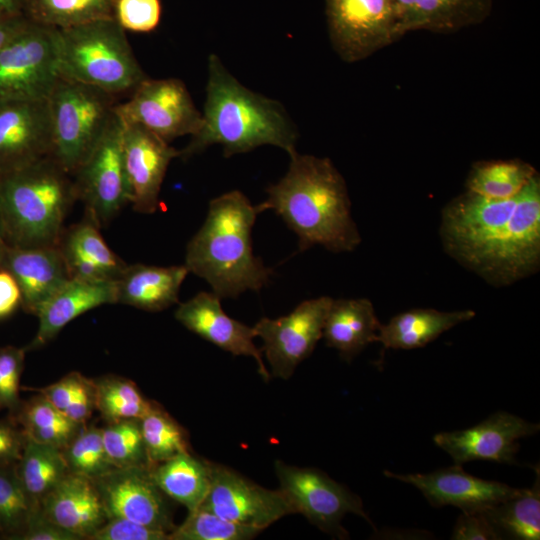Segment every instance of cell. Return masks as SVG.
I'll list each match as a JSON object with an SVG mask.
<instances>
[{
  "label": "cell",
  "instance_id": "obj_1",
  "mask_svg": "<svg viewBox=\"0 0 540 540\" xmlns=\"http://www.w3.org/2000/svg\"><path fill=\"white\" fill-rule=\"evenodd\" d=\"M285 176L270 185L261 212L273 210L298 236L299 251L322 246L351 252L361 242L351 216V202L343 176L329 158L290 154Z\"/></svg>",
  "mask_w": 540,
  "mask_h": 540
},
{
  "label": "cell",
  "instance_id": "obj_2",
  "mask_svg": "<svg viewBox=\"0 0 540 540\" xmlns=\"http://www.w3.org/2000/svg\"><path fill=\"white\" fill-rule=\"evenodd\" d=\"M207 67L201 124L179 157L187 159L213 144L222 145L225 157L261 145L279 147L289 155L296 151L298 131L280 102L243 86L215 54Z\"/></svg>",
  "mask_w": 540,
  "mask_h": 540
},
{
  "label": "cell",
  "instance_id": "obj_3",
  "mask_svg": "<svg viewBox=\"0 0 540 540\" xmlns=\"http://www.w3.org/2000/svg\"><path fill=\"white\" fill-rule=\"evenodd\" d=\"M261 213L239 190L209 203L206 219L187 244L185 266L206 280L220 298L259 291L273 274L252 250L251 230Z\"/></svg>",
  "mask_w": 540,
  "mask_h": 540
},
{
  "label": "cell",
  "instance_id": "obj_4",
  "mask_svg": "<svg viewBox=\"0 0 540 540\" xmlns=\"http://www.w3.org/2000/svg\"><path fill=\"white\" fill-rule=\"evenodd\" d=\"M72 176L51 157L0 175V213L13 246L57 245L76 201Z\"/></svg>",
  "mask_w": 540,
  "mask_h": 540
},
{
  "label": "cell",
  "instance_id": "obj_5",
  "mask_svg": "<svg viewBox=\"0 0 540 540\" xmlns=\"http://www.w3.org/2000/svg\"><path fill=\"white\" fill-rule=\"evenodd\" d=\"M55 46L59 77L113 95L133 91L147 77L114 19L57 29Z\"/></svg>",
  "mask_w": 540,
  "mask_h": 540
},
{
  "label": "cell",
  "instance_id": "obj_6",
  "mask_svg": "<svg viewBox=\"0 0 540 540\" xmlns=\"http://www.w3.org/2000/svg\"><path fill=\"white\" fill-rule=\"evenodd\" d=\"M114 95L58 77L47 97L52 149L50 156L73 175L102 137L114 110Z\"/></svg>",
  "mask_w": 540,
  "mask_h": 540
},
{
  "label": "cell",
  "instance_id": "obj_7",
  "mask_svg": "<svg viewBox=\"0 0 540 540\" xmlns=\"http://www.w3.org/2000/svg\"><path fill=\"white\" fill-rule=\"evenodd\" d=\"M518 195L495 200L465 191L453 198L443 208L440 224L441 241L448 255L476 273L502 239Z\"/></svg>",
  "mask_w": 540,
  "mask_h": 540
},
{
  "label": "cell",
  "instance_id": "obj_8",
  "mask_svg": "<svg viewBox=\"0 0 540 540\" xmlns=\"http://www.w3.org/2000/svg\"><path fill=\"white\" fill-rule=\"evenodd\" d=\"M76 199L100 228L130 204L123 156V123L113 115L99 142L72 175Z\"/></svg>",
  "mask_w": 540,
  "mask_h": 540
},
{
  "label": "cell",
  "instance_id": "obj_9",
  "mask_svg": "<svg viewBox=\"0 0 540 540\" xmlns=\"http://www.w3.org/2000/svg\"><path fill=\"white\" fill-rule=\"evenodd\" d=\"M56 30L27 19L0 47V101L49 96L59 77Z\"/></svg>",
  "mask_w": 540,
  "mask_h": 540
},
{
  "label": "cell",
  "instance_id": "obj_10",
  "mask_svg": "<svg viewBox=\"0 0 540 540\" xmlns=\"http://www.w3.org/2000/svg\"><path fill=\"white\" fill-rule=\"evenodd\" d=\"M275 471L279 489L293 513L302 514L320 530L340 539L348 538L341 520L349 513L361 516L372 525L361 498L323 471L288 465L280 460L275 462Z\"/></svg>",
  "mask_w": 540,
  "mask_h": 540
},
{
  "label": "cell",
  "instance_id": "obj_11",
  "mask_svg": "<svg viewBox=\"0 0 540 540\" xmlns=\"http://www.w3.org/2000/svg\"><path fill=\"white\" fill-rule=\"evenodd\" d=\"M330 40L343 61L363 60L402 37L394 0H326Z\"/></svg>",
  "mask_w": 540,
  "mask_h": 540
},
{
  "label": "cell",
  "instance_id": "obj_12",
  "mask_svg": "<svg viewBox=\"0 0 540 540\" xmlns=\"http://www.w3.org/2000/svg\"><path fill=\"white\" fill-rule=\"evenodd\" d=\"M114 112L123 123L139 124L168 143L192 136L202 118L186 85L177 78L146 77L128 101L115 104Z\"/></svg>",
  "mask_w": 540,
  "mask_h": 540
},
{
  "label": "cell",
  "instance_id": "obj_13",
  "mask_svg": "<svg viewBox=\"0 0 540 540\" xmlns=\"http://www.w3.org/2000/svg\"><path fill=\"white\" fill-rule=\"evenodd\" d=\"M540 265V177L519 193L508 229L477 275L507 286L534 274Z\"/></svg>",
  "mask_w": 540,
  "mask_h": 540
},
{
  "label": "cell",
  "instance_id": "obj_14",
  "mask_svg": "<svg viewBox=\"0 0 540 540\" xmlns=\"http://www.w3.org/2000/svg\"><path fill=\"white\" fill-rule=\"evenodd\" d=\"M333 299L321 296L301 302L291 313L276 319L263 317L253 327L264 346L271 376L288 379L313 352L322 338L326 315Z\"/></svg>",
  "mask_w": 540,
  "mask_h": 540
},
{
  "label": "cell",
  "instance_id": "obj_15",
  "mask_svg": "<svg viewBox=\"0 0 540 540\" xmlns=\"http://www.w3.org/2000/svg\"><path fill=\"white\" fill-rule=\"evenodd\" d=\"M211 483L199 507L227 520L264 530L293 510L280 491L262 487L238 472L210 462Z\"/></svg>",
  "mask_w": 540,
  "mask_h": 540
},
{
  "label": "cell",
  "instance_id": "obj_16",
  "mask_svg": "<svg viewBox=\"0 0 540 540\" xmlns=\"http://www.w3.org/2000/svg\"><path fill=\"white\" fill-rule=\"evenodd\" d=\"M540 425L514 414L499 411L464 430L440 432L434 443L448 453L457 465L475 460L516 465L519 439L538 433Z\"/></svg>",
  "mask_w": 540,
  "mask_h": 540
},
{
  "label": "cell",
  "instance_id": "obj_17",
  "mask_svg": "<svg viewBox=\"0 0 540 540\" xmlns=\"http://www.w3.org/2000/svg\"><path fill=\"white\" fill-rule=\"evenodd\" d=\"M93 481L108 518H125L168 533L174 529L164 494L148 467L114 468Z\"/></svg>",
  "mask_w": 540,
  "mask_h": 540
},
{
  "label": "cell",
  "instance_id": "obj_18",
  "mask_svg": "<svg viewBox=\"0 0 540 540\" xmlns=\"http://www.w3.org/2000/svg\"><path fill=\"white\" fill-rule=\"evenodd\" d=\"M51 149L47 98L0 101V175L50 156Z\"/></svg>",
  "mask_w": 540,
  "mask_h": 540
},
{
  "label": "cell",
  "instance_id": "obj_19",
  "mask_svg": "<svg viewBox=\"0 0 540 540\" xmlns=\"http://www.w3.org/2000/svg\"><path fill=\"white\" fill-rule=\"evenodd\" d=\"M383 474L415 486L432 506L450 505L462 513H482L525 489L475 477L457 464L430 473L399 474L385 470Z\"/></svg>",
  "mask_w": 540,
  "mask_h": 540
},
{
  "label": "cell",
  "instance_id": "obj_20",
  "mask_svg": "<svg viewBox=\"0 0 540 540\" xmlns=\"http://www.w3.org/2000/svg\"><path fill=\"white\" fill-rule=\"evenodd\" d=\"M123 156L130 205L142 214L155 213L167 168L180 150L139 124L123 123Z\"/></svg>",
  "mask_w": 540,
  "mask_h": 540
},
{
  "label": "cell",
  "instance_id": "obj_21",
  "mask_svg": "<svg viewBox=\"0 0 540 540\" xmlns=\"http://www.w3.org/2000/svg\"><path fill=\"white\" fill-rule=\"evenodd\" d=\"M220 299L215 293L199 292L179 304L174 316L188 330L219 348L235 356L254 358L259 374L266 382L269 381L271 374L261 350L253 342L256 337L254 328L229 317L221 307Z\"/></svg>",
  "mask_w": 540,
  "mask_h": 540
},
{
  "label": "cell",
  "instance_id": "obj_22",
  "mask_svg": "<svg viewBox=\"0 0 540 540\" xmlns=\"http://www.w3.org/2000/svg\"><path fill=\"white\" fill-rule=\"evenodd\" d=\"M0 268L14 277L21 292V307L33 315L70 279L58 245L23 247L7 244Z\"/></svg>",
  "mask_w": 540,
  "mask_h": 540
},
{
  "label": "cell",
  "instance_id": "obj_23",
  "mask_svg": "<svg viewBox=\"0 0 540 540\" xmlns=\"http://www.w3.org/2000/svg\"><path fill=\"white\" fill-rule=\"evenodd\" d=\"M40 507L49 520L80 539H89L108 520L94 481L70 472L43 498Z\"/></svg>",
  "mask_w": 540,
  "mask_h": 540
},
{
  "label": "cell",
  "instance_id": "obj_24",
  "mask_svg": "<svg viewBox=\"0 0 540 540\" xmlns=\"http://www.w3.org/2000/svg\"><path fill=\"white\" fill-rule=\"evenodd\" d=\"M88 217L64 229L58 242L70 278L113 282L127 264L108 246Z\"/></svg>",
  "mask_w": 540,
  "mask_h": 540
},
{
  "label": "cell",
  "instance_id": "obj_25",
  "mask_svg": "<svg viewBox=\"0 0 540 540\" xmlns=\"http://www.w3.org/2000/svg\"><path fill=\"white\" fill-rule=\"evenodd\" d=\"M105 304H115L113 282L70 278L38 310V330L25 350L41 348L72 320Z\"/></svg>",
  "mask_w": 540,
  "mask_h": 540
},
{
  "label": "cell",
  "instance_id": "obj_26",
  "mask_svg": "<svg viewBox=\"0 0 540 540\" xmlns=\"http://www.w3.org/2000/svg\"><path fill=\"white\" fill-rule=\"evenodd\" d=\"M402 37L411 31L452 33L482 23L493 0H394Z\"/></svg>",
  "mask_w": 540,
  "mask_h": 540
},
{
  "label": "cell",
  "instance_id": "obj_27",
  "mask_svg": "<svg viewBox=\"0 0 540 540\" xmlns=\"http://www.w3.org/2000/svg\"><path fill=\"white\" fill-rule=\"evenodd\" d=\"M188 273L185 265L127 264L114 281L115 303L149 312L162 311L178 302L180 288Z\"/></svg>",
  "mask_w": 540,
  "mask_h": 540
},
{
  "label": "cell",
  "instance_id": "obj_28",
  "mask_svg": "<svg viewBox=\"0 0 540 540\" xmlns=\"http://www.w3.org/2000/svg\"><path fill=\"white\" fill-rule=\"evenodd\" d=\"M381 323L367 298L332 301L326 315L323 335L326 345L350 361L366 346L377 342Z\"/></svg>",
  "mask_w": 540,
  "mask_h": 540
},
{
  "label": "cell",
  "instance_id": "obj_29",
  "mask_svg": "<svg viewBox=\"0 0 540 540\" xmlns=\"http://www.w3.org/2000/svg\"><path fill=\"white\" fill-rule=\"evenodd\" d=\"M471 309L439 311L417 308L399 313L380 326L377 342L385 349H415L426 346L456 325L473 319Z\"/></svg>",
  "mask_w": 540,
  "mask_h": 540
},
{
  "label": "cell",
  "instance_id": "obj_30",
  "mask_svg": "<svg viewBox=\"0 0 540 540\" xmlns=\"http://www.w3.org/2000/svg\"><path fill=\"white\" fill-rule=\"evenodd\" d=\"M150 469L157 487L188 511L197 509L208 494L211 483L210 462L184 452Z\"/></svg>",
  "mask_w": 540,
  "mask_h": 540
},
{
  "label": "cell",
  "instance_id": "obj_31",
  "mask_svg": "<svg viewBox=\"0 0 540 540\" xmlns=\"http://www.w3.org/2000/svg\"><path fill=\"white\" fill-rule=\"evenodd\" d=\"M19 480L35 505L69 473L61 449L26 437L24 449L16 464Z\"/></svg>",
  "mask_w": 540,
  "mask_h": 540
},
{
  "label": "cell",
  "instance_id": "obj_32",
  "mask_svg": "<svg viewBox=\"0 0 540 540\" xmlns=\"http://www.w3.org/2000/svg\"><path fill=\"white\" fill-rule=\"evenodd\" d=\"M536 174L531 164L519 159L479 161L468 173L466 191L489 199H510L517 196Z\"/></svg>",
  "mask_w": 540,
  "mask_h": 540
},
{
  "label": "cell",
  "instance_id": "obj_33",
  "mask_svg": "<svg viewBox=\"0 0 540 540\" xmlns=\"http://www.w3.org/2000/svg\"><path fill=\"white\" fill-rule=\"evenodd\" d=\"M513 498L482 512L502 539L539 540L540 538V481Z\"/></svg>",
  "mask_w": 540,
  "mask_h": 540
},
{
  "label": "cell",
  "instance_id": "obj_34",
  "mask_svg": "<svg viewBox=\"0 0 540 540\" xmlns=\"http://www.w3.org/2000/svg\"><path fill=\"white\" fill-rule=\"evenodd\" d=\"M11 417L21 425L27 438L61 450L83 425L72 421L41 394L21 403Z\"/></svg>",
  "mask_w": 540,
  "mask_h": 540
},
{
  "label": "cell",
  "instance_id": "obj_35",
  "mask_svg": "<svg viewBox=\"0 0 540 540\" xmlns=\"http://www.w3.org/2000/svg\"><path fill=\"white\" fill-rule=\"evenodd\" d=\"M24 15L34 23L64 29L114 19L113 0H25Z\"/></svg>",
  "mask_w": 540,
  "mask_h": 540
},
{
  "label": "cell",
  "instance_id": "obj_36",
  "mask_svg": "<svg viewBox=\"0 0 540 540\" xmlns=\"http://www.w3.org/2000/svg\"><path fill=\"white\" fill-rule=\"evenodd\" d=\"M95 405L106 423L141 419L156 404L146 399L136 384L119 376H103L93 380Z\"/></svg>",
  "mask_w": 540,
  "mask_h": 540
},
{
  "label": "cell",
  "instance_id": "obj_37",
  "mask_svg": "<svg viewBox=\"0 0 540 540\" xmlns=\"http://www.w3.org/2000/svg\"><path fill=\"white\" fill-rule=\"evenodd\" d=\"M139 420L149 468L190 451L186 431L157 403Z\"/></svg>",
  "mask_w": 540,
  "mask_h": 540
},
{
  "label": "cell",
  "instance_id": "obj_38",
  "mask_svg": "<svg viewBox=\"0 0 540 540\" xmlns=\"http://www.w3.org/2000/svg\"><path fill=\"white\" fill-rule=\"evenodd\" d=\"M36 506L19 480L16 464H0V533L2 538L21 540L31 512Z\"/></svg>",
  "mask_w": 540,
  "mask_h": 540
},
{
  "label": "cell",
  "instance_id": "obj_39",
  "mask_svg": "<svg viewBox=\"0 0 540 540\" xmlns=\"http://www.w3.org/2000/svg\"><path fill=\"white\" fill-rule=\"evenodd\" d=\"M62 452L70 473L92 480L115 468L104 447L102 428L94 425L83 424Z\"/></svg>",
  "mask_w": 540,
  "mask_h": 540
},
{
  "label": "cell",
  "instance_id": "obj_40",
  "mask_svg": "<svg viewBox=\"0 0 540 540\" xmlns=\"http://www.w3.org/2000/svg\"><path fill=\"white\" fill-rule=\"evenodd\" d=\"M262 530L242 525L198 507L169 533V540H249Z\"/></svg>",
  "mask_w": 540,
  "mask_h": 540
},
{
  "label": "cell",
  "instance_id": "obj_41",
  "mask_svg": "<svg viewBox=\"0 0 540 540\" xmlns=\"http://www.w3.org/2000/svg\"><path fill=\"white\" fill-rule=\"evenodd\" d=\"M102 437L108 458L115 468H149L139 419L107 423L102 428Z\"/></svg>",
  "mask_w": 540,
  "mask_h": 540
},
{
  "label": "cell",
  "instance_id": "obj_42",
  "mask_svg": "<svg viewBox=\"0 0 540 540\" xmlns=\"http://www.w3.org/2000/svg\"><path fill=\"white\" fill-rule=\"evenodd\" d=\"M160 0H113L114 20L125 31L149 33L161 20Z\"/></svg>",
  "mask_w": 540,
  "mask_h": 540
},
{
  "label": "cell",
  "instance_id": "obj_43",
  "mask_svg": "<svg viewBox=\"0 0 540 540\" xmlns=\"http://www.w3.org/2000/svg\"><path fill=\"white\" fill-rule=\"evenodd\" d=\"M25 348L0 347V404L14 415L21 402L19 386L24 366Z\"/></svg>",
  "mask_w": 540,
  "mask_h": 540
},
{
  "label": "cell",
  "instance_id": "obj_44",
  "mask_svg": "<svg viewBox=\"0 0 540 540\" xmlns=\"http://www.w3.org/2000/svg\"><path fill=\"white\" fill-rule=\"evenodd\" d=\"M90 540H169V533L125 518L108 520L89 538Z\"/></svg>",
  "mask_w": 540,
  "mask_h": 540
},
{
  "label": "cell",
  "instance_id": "obj_45",
  "mask_svg": "<svg viewBox=\"0 0 540 540\" xmlns=\"http://www.w3.org/2000/svg\"><path fill=\"white\" fill-rule=\"evenodd\" d=\"M453 540H502L483 513H462L452 530Z\"/></svg>",
  "mask_w": 540,
  "mask_h": 540
},
{
  "label": "cell",
  "instance_id": "obj_46",
  "mask_svg": "<svg viewBox=\"0 0 540 540\" xmlns=\"http://www.w3.org/2000/svg\"><path fill=\"white\" fill-rule=\"evenodd\" d=\"M21 540H80L78 536L49 520L37 505Z\"/></svg>",
  "mask_w": 540,
  "mask_h": 540
},
{
  "label": "cell",
  "instance_id": "obj_47",
  "mask_svg": "<svg viewBox=\"0 0 540 540\" xmlns=\"http://www.w3.org/2000/svg\"><path fill=\"white\" fill-rule=\"evenodd\" d=\"M85 380V376L75 371L39 391L46 400L64 414Z\"/></svg>",
  "mask_w": 540,
  "mask_h": 540
},
{
  "label": "cell",
  "instance_id": "obj_48",
  "mask_svg": "<svg viewBox=\"0 0 540 540\" xmlns=\"http://www.w3.org/2000/svg\"><path fill=\"white\" fill-rule=\"evenodd\" d=\"M25 442L26 435L12 417L0 420V464H17Z\"/></svg>",
  "mask_w": 540,
  "mask_h": 540
},
{
  "label": "cell",
  "instance_id": "obj_49",
  "mask_svg": "<svg viewBox=\"0 0 540 540\" xmlns=\"http://www.w3.org/2000/svg\"><path fill=\"white\" fill-rule=\"evenodd\" d=\"M95 409L94 383L93 380L86 378L64 414L82 425L86 424Z\"/></svg>",
  "mask_w": 540,
  "mask_h": 540
},
{
  "label": "cell",
  "instance_id": "obj_50",
  "mask_svg": "<svg viewBox=\"0 0 540 540\" xmlns=\"http://www.w3.org/2000/svg\"><path fill=\"white\" fill-rule=\"evenodd\" d=\"M21 306V292L14 277L0 268V319L11 315Z\"/></svg>",
  "mask_w": 540,
  "mask_h": 540
},
{
  "label": "cell",
  "instance_id": "obj_51",
  "mask_svg": "<svg viewBox=\"0 0 540 540\" xmlns=\"http://www.w3.org/2000/svg\"><path fill=\"white\" fill-rule=\"evenodd\" d=\"M26 21L25 15L0 16V47L16 34Z\"/></svg>",
  "mask_w": 540,
  "mask_h": 540
},
{
  "label": "cell",
  "instance_id": "obj_52",
  "mask_svg": "<svg viewBox=\"0 0 540 540\" xmlns=\"http://www.w3.org/2000/svg\"><path fill=\"white\" fill-rule=\"evenodd\" d=\"M25 0H0V16L24 15Z\"/></svg>",
  "mask_w": 540,
  "mask_h": 540
},
{
  "label": "cell",
  "instance_id": "obj_53",
  "mask_svg": "<svg viewBox=\"0 0 540 540\" xmlns=\"http://www.w3.org/2000/svg\"><path fill=\"white\" fill-rule=\"evenodd\" d=\"M6 246H7V241H6L3 221H2V217L0 213V261H1V258H2V255Z\"/></svg>",
  "mask_w": 540,
  "mask_h": 540
},
{
  "label": "cell",
  "instance_id": "obj_54",
  "mask_svg": "<svg viewBox=\"0 0 540 540\" xmlns=\"http://www.w3.org/2000/svg\"><path fill=\"white\" fill-rule=\"evenodd\" d=\"M1 538H2V535H1V533H0V539H1Z\"/></svg>",
  "mask_w": 540,
  "mask_h": 540
},
{
  "label": "cell",
  "instance_id": "obj_55",
  "mask_svg": "<svg viewBox=\"0 0 540 540\" xmlns=\"http://www.w3.org/2000/svg\"><path fill=\"white\" fill-rule=\"evenodd\" d=\"M2 408L1 404H0V409Z\"/></svg>",
  "mask_w": 540,
  "mask_h": 540
}]
</instances>
